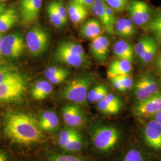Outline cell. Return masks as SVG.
<instances>
[{"instance_id":"29","label":"cell","mask_w":161,"mask_h":161,"mask_svg":"<svg viewBox=\"0 0 161 161\" xmlns=\"http://www.w3.org/2000/svg\"><path fill=\"white\" fill-rule=\"evenodd\" d=\"M47 13L50 22L55 27L59 28L64 26L66 24L62 19V18L60 17L52 2L48 4V5L47 7Z\"/></svg>"},{"instance_id":"18","label":"cell","mask_w":161,"mask_h":161,"mask_svg":"<svg viewBox=\"0 0 161 161\" xmlns=\"http://www.w3.org/2000/svg\"><path fill=\"white\" fill-rule=\"evenodd\" d=\"M113 53L118 58L128 60L131 63L135 55L132 44L124 40L118 41L115 43L113 47Z\"/></svg>"},{"instance_id":"10","label":"cell","mask_w":161,"mask_h":161,"mask_svg":"<svg viewBox=\"0 0 161 161\" xmlns=\"http://www.w3.org/2000/svg\"><path fill=\"white\" fill-rule=\"evenodd\" d=\"M161 111V92L153 96L139 102L133 108L134 115L138 117H151Z\"/></svg>"},{"instance_id":"4","label":"cell","mask_w":161,"mask_h":161,"mask_svg":"<svg viewBox=\"0 0 161 161\" xmlns=\"http://www.w3.org/2000/svg\"><path fill=\"white\" fill-rule=\"evenodd\" d=\"M119 138V132L113 126L102 125L92 132V143L100 152H107L112 149L118 143Z\"/></svg>"},{"instance_id":"19","label":"cell","mask_w":161,"mask_h":161,"mask_svg":"<svg viewBox=\"0 0 161 161\" xmlns=\"http://www.w3.org/2000/svg\"><path fill=\"white\" fill-rule=\"evenodd\" d=\"M38 122L42 130L53 131L58 128L60 120L58 116L54 112L46 110L41 114Z\"/></svg>"},{"instance_id":"36","label":"cell","mask_w":161,"mask_h":161,"mask_svg":"<svg viewBox=\"0 0 161 161\" xmlns=\"http://www.w3.org/2000/svg\"><path fill=\"white\" fill-rule=\"evenodd\" d=\"M114 29H115V33H116L122 38H124L125 39H130L132 38L131 35L130 34L128 31L118 19L116 22L115 23Z\"/></svg>"},{"instance_id":"12","label":"cell","mask_w":161,"mask_h":161,"mask_svg":"<svg viewBox=\"0 0 161 161\" xmlns=\"http://www.w3.org/2000/svg\"><path fill=\"white\" fill-rule=\"evenodd\" d=\"M144 138L150 147L161 150V124L152 119L149 121L144 128Z\"/></svg>"},{"instance_id":"3","label":"cell","mask_w":161,"mask_h":161,"mask_svg":"<svg viewBox=\"0 0 161 161\" xmlns=\"http://www.w3.org/2000/svg\"><path fill=\"white\" fill-rule=\"evenodd\" d=\"M161 92V82L156 76L149 72L138 75L133 86V94L139 102H142Z\"/></svg>"},{"instance_id":"16","label":"cell","mask_w":161,"mask_h":161,"mask_svg":"<svg viewBox=\"0 0 161 161\" xmlns=\"http://www.w3.org/2000/svg\"><path fill=\"white\" fill-rule=\"evenodd\" d=\"M103 25L96 19H91L83 23L80 29V32L82 38L92 40L102 33Z\"/></svg>"},{"instance_id":"1","label":"cell","mask_w":161,"mask_h":161,"mask_svg":"<svg viewBox=\"0 0 161 161\" xmlns=\"http://www.w3.org/2000/svg\"><path fill=\"white\" fill-rule=\"evenodd\" d=\"M4 132L13 143L19 144L37 143L42 137L38 121L31 115L19 112L9 113L6 116Z\"/></svg>"},{"instance_id":"33","label":"cell","mask_w":161,"mask_h":161,"mask_svg":"<svg viewBox=\"0 0 161 161\" xmlns=\"http://www.w3.org/2000/svg\"><path fill=\"white\" fill-rule=\"evenodd\" d=\"M53 6L54 7L56 10L57 11L60 17L64 20L65 23H67L68 21V9L64 4V2L62 1L56 0L52 1Z\"/></svg>"},{"instance_id":"14","label":"cell","mask_w":161,"mask_h":161,"mask_svg":"<svg viewBox=\"0 0 161 161\" xmlns=\"http://www.w3.org/2000/svg\"><path fill=\"white\" fill-rule=\"evenodd\" d=\"M54 58L58 62L74 68H79L86 64L88 60L87 57H82L74 53L62 50L58 47H56L55 50Z\"/></svg>"},{"instance_id":"27","label":"cell","mask_w":161,"mask_h":161,"mask_svg":"<svg viewBox=\"0 0 161 161\" xmlns=\"http://www.w3.org/2000/svg\"><path fill=\"white\" fill-rule=\"evenodd\" d=\"M25 77L17 70L12 68H0V84Z\"/></svg>"},{"instance_id":"42","label":"cell","mask_w":161,"mask_h":161,"mask_svg":"<svg viewBox=\"0 0 161 161\" xmlns=\"http://www.w3.org/2000/svg\"><path fill=\"white\" fill-rule=\"evenodd\" d=\"M123 86H124L126 91L131 89L134 86V81L130 75H120L118 76Z\"/></svg>"},{"instance_id":"37","label":"cell","mask_w":161,"mask_h":161,"mask_svg":"<svg viewBox=\"0 0 161 161\" xmlns=\"http://www.w3.org/2000/svg\"><path fill=\"white\" fill-rule=\"evenodd\" d=\"M118 20L125 27L132 37L136 36L137 34V29L135 26V24L132 22L130 19L120 18L118 19Z\"/></svg>"},{"instance_id":"40","label":"cell","mask_w":161,"mask_h":161,"mask_svg":"<svg viewBox=\"0 0 161 161\" xmlns=\"http://www.w3.org/2000/svg\"><path fill=\"white\" fill-rule=\"evenodd\" d=\"M103 86V84H99L90 90L88 94V102L92 103H96V98L97 97L98 94L102 89Z\"/></svg>"},{"instance_id":"9","label":"cell","mask_w":161,"mask_h":161,"mask_svg":"<svg viewBox=\"0 0 161 161\" xmlns=\"http://www.w3.org/2000/svg\"><path fill=\"white\" fill-rule=\"evenodd\" d=\"M62 115L64 122L69 127H82L86 123V115L77 104H69L63 106Z\"/></svg>"},{"instance_id":"5","label":"cell","mask_w":161,"mask_h":161,"mask_svg":"<svg viewBox=\"0 0 161 161\" xmlns=\"http://www.w3.org/2000/svg\"><path fill=\"white\" fill-rule=\"evenodd\" d=\"M26 43L31 54L39 56L46 52L50 44V35L46 29L35 26L26 35Z\"/></svg>"},{"instance_id":"38","label":"cell","mask_w":161,"mask_h":161,"mask_svg":"<svg viewBox=\"0 0 161 161\" xmlns=\"http://www.w3.org/2000/svg\"><path fill=\"white\" fill-rule=\"evenodd\" d=\"M88 10L85 9L77 14L69 16L70 20L76 25L83 23L88 15Z\"/></svg>"},{"instance_id":"35","label":"cell","mask_w":161,"mask_h":161,"mask_svg":"<svg viewBox=\"0 0 161 161\" xmlns=\"http://www.w3.org/2000/svg\"><path fill=\"white\" fill-rule=\"evenodd\" d=\"M123 161H144V159L139 150L133 149L127 152Z\"/></svg>"},{"instance_id":"7","label":"cell","mask_w":161,"mask_h":161,"mask_svg":"<svg viewBox=\"0 0 161 161\" xmlns=\"http://www.w3.org/2000/svg\"><path fill=\"white\" fill-rule=\"evenodd\" d=\"M26 89V83L25 78L0 84V103L19 101L23 97Z\"/></svg>"},{"instance_id":"39","label":"cell","mask_w":161,"mask_h":161,"mask_svg":"<svg viewBox=\"0 0 161 161\" xmlns=\"http://www.w3.org/2000/svg\"><path fill=\"white\" fill-rule=\"evenodd\" d=\"M49 161H84L74 156L55 154L50 156Z\"/></svg>"},{"instance_id":"13","label":"cell","mask_w":161,"mask_h":161,"mask_svg":"<svg viewBox=\"0 0 161 161\" xmlns=\"http://www.w3.org/2000/svg\"><path fill=\"white\" fill-rule=\"evenodd\" d=\"M123 103L118 96L109 92L103 99L97 102V109L106 115L118 114L121 111Z\"/></svg>"},{"instance_id":"28","label":"cell","mask_w":161,"mask_h":161,"mask_svg":"<svg viewBox=\"0 0 161 161\" xmlns=\"http://www.w3.org/2000/svg\"><path fill=\"white\" fill-rule=\"evenodd\" d=\"M158 44H159L156 39L152 42L148 48L144 52L142 58L138 60L142 66H144L152 62L158 52Z\"/></svg>"},{"instance_id":"46","label":"cell","mask_w":161,"mask_h":161,"mask_svg":"<svg viewBox=\"0 0 161 161\" xmlns=\"http://www.w3.org/2000/svg\"><path fill=\"white\" fill-rule=\"evenodd\" d=\"M0 161H8V156L4 151L0 150Z\"/></svg>"},{"instance_id":"15","label":"cell","mask_w":161,"mask_h":161,"mask_svg":"<svg viewBox=\"0 0 161 161\" xmlns=\"http://www.w3.org/2000/svg\"><path fill=\"white\" fill-rule=\"evenodd\" d=\"M132 70V63L130 61L117 58L110 63L107 75L108 78L120 75H130Z\"/></svg>"},{"instance_id":"24","label":"cell","mask_w":161,"mask_h":161,"mask_svg":"<svg viewBox=\"0 0 161 161\" xmlns=\"http://www.w3.org/2000/svg\"><path fill=\"white\" fill-rule=\"evenodd\" d=\"M57 47L82 57H87L83 47L72 41H63L58 44Z\"/></svg>"},{"instance_id":"25","label":"cell","mask_w":161,"mask_h":161,"mask_svg":"<svg viewBox=\"0 0 161 161\" xmlns=\"http://www.w3.org/2000/svg\"><path fill=\"white\" fill-rule=\"evenodd\" d=\"M42 4V0H34L26 14L22 17L25 23H32L37 19L40 12Z\"/></svg>"},{"instance_id":"49","label":"cell","mask_w":161,"mask_h":161,"mask_svg":"<svg viewBox=\"0 0 161 161\" xmlns=\"http://www.w3.org/2000/svg\"><path fill=\"white\" fill-rule=\"evenodd\" d=\"M1 40H2V38H1V35H0V45H1ZM1 56H2V54H1V51H0V58H1Z\"/></svg>"},{"instance_id":"34","label":"cell","mask_w":161,"mask_h":161,"mask_svg":"<svg viewBox=\"0 0 161 161\" xmlns=\"http://www.w3.org/2000/svg\"><path fill=\"white\" fill-rule=\"evenodd\" d=\"M67 9H68V13L69 17L70 16L74 15L75 14H77L79 12L87 8L86 7L80 4V3H79L78 2L76 1L75 0H70L69 1Z\"/></svg>"},{"instance_id":"41","label":"cell","mask_w":161,"mask_h":161,"mask_svg":"<svg viewBox=\"0 0 161 161\" xmlns=\"http://www.w3.org/2000/svg\"><path fill=\"white\" fill-rule=\"evenodd\" d=\"M151 64L156 74L161 78V51L158 52Z\"/></svg>"},{"instance_id":"11","label":"cell","mask_w":161,"mask_h":161,"mask_svg":"<svg viewBox=\"0 0 161 161\" xmlns=\"http://www.w3.org/2000/svg\"><path fill=\"white\" fill-rule=\"evenodd\" d=\"M110 40L105 35L101 34L92 40L90 51L93 58L99 63L107 60L109 52Z\"/></svg>"},{"instance_id":"23","label":"cell","mask_w":161,"mask_h":161,"mask_svg":"<svg viewBox=\"0 0 161 161\" xmlns=\"http://www.w3.org/2000/svg\"><path fill=\"white\" fill-rule=\"evenodd\" d=\"M146 28L153 34L158 44H161V10L155 12Z\"/></svg>"},{"instance_id":"20","label":"cell","mask_w":161,"mask_h":161,"mask_svg":"<svg viewBox=\"0 0 161 161\" xmlns=\"http://www.w3.org/2000/svg\"><path fill=\"white\" fill-rule=\"evenodd\" d=\"M70 74L71 72L68 69L56 66L49 67L44 72L45 76L52 84H61Z\"/></svg>"},{"instance_id":"50","label":"cell","mask_w":161,"mask_h":161,"mask_svg":"<svg viewBox=\"0 0 161 161\" xmlns=\"http://www.w3.org/2000/svg\"><path fill=\"white\" fill-rule=\"evenodd\" d=\"M7 1V0H0V2H2V1Z\"/></svg>"},{"instance_id":"43","label":"cell","mask_w":161,"mask_h":161,"mask_svg":"<svg viewBox=\"0 0 161 161\" xmlns=\"http://www.w3.org/2000/svg\"><path fill=\"white\" fill-rule=\"evenodd\" d=\"M109 79L111 82V84L116 90H118V92H127L126 90L125 89L124 86H123L122 84L121 83V80H119V79L118 76L112 77Z\"/></svg>"},{"instance_id":"44","label":"cell","mask_w":161,"mask_h":161,"mask_svg":"<svg viewBox=\"0 0 161 161\" xmlns=\"http://www.w3.org/2000/svg\"><path fill=\"white\" fill-rule=\"evenodd\" d=\"M34 0H21L20 5V10L21 17H22L26 14L28 12V9L32 4Z\"/></svg>"},{"instance_id":"21","label":"cell","mask_w":161,"mask_h":161,"mask_svg":"<svg viewBox=\"0 0 161 161\" xmlns=\"http://www.w3.org/2000/svg\"><path fill=\"white\" fill-rule=\"evenodd\" d=\"M53 87L48 80L37 81L31 90V96L35 100H43L53 92Z\"/></svg>"},{"instance_id":"17","label":"cell","mask_w":161,"mask_h":161,"mask_svg":"<svg viewBox=\"0 0 161 161\" xmlns=\"http://www.w3.org/2000/svg\"><path fill=\"white\" fill-rule=\"evenodd\" d=\"M105 6L106 3L104 0H94L92 10L94 14L97 17L98 20L102 24L106 31L109 34L114 35L115 30L112 29L110 25Z\"/></svg>"},{"instance_id":"32","label":"cell","mask_w":161,"mask_h":161,"mask_svg":"<svg viewBox=\"0 0 161 161\" xmlns=\"http://www.w3.org/2000/svg\"><path fill=\"white\" fill-rule=\"evenodd\" d=\"M105 3L115 12L122 13L127 8L128 0H104Z\"/></svg>"},{"instance_id":"31","label":"cell","mask_w":161,"mask_h":161,"mask_svg":"<svg viewBox=\"0 0 161 161\" xmlns=\"http://www.w3.org/2000/svg\"><path fill=\"white\" fill-rule=\"evenodd\" d=\"M82 144H83L82 138L81 135L79 133L65 146L64 149L66 151L72 152H77L82 148Z\"/></svg>"},{"instance_id":"45","label":"cell","mask_w":161,"mask_h":161,"mask_svg":"<svg viewBox=\"0 0 161 161\" xmlns=\"http://www.w3.org/2000/svg\"><path fill=\"white\" fill-rule=\"evenodd\" d=\"M75 1L80 3V4H82V6L86 7L88 10H92V5L94 2V0H75Z\"/></svg>"},{"instance_id":"26","label":"cell","mask_w":161,"mask_h":161,"mask_svg":"<svg viewBox=\"0 0 161 161\" xmlns=\"http://www.w3.org/2000/svg\"><path fill=\"white\" fill-rule=\"evenodd\" d=\"M155 38L150 35H146L140 39V40L136 44L134 48V53L138 60L142 58L144 52L148 48L152 42L155 40Z\"/></svg>"},{"instance_id":"8","label":"cell","mask_w":161,"mask_h":161,"mask_svg":"<svg viewBox=\"0 0 161 161\" xmlns=\"http://www.w3.org/2000/svg\"><path fill=\"white\" fill-rule=\"evenodd\" d=\"M25 48L22 35L13 33L7 35L2 38L0 45L1 54L10 58H19Z\"/></svg>"},{"instance_id":"6","label":"cell","mask_w":161,"mask_h":161,"mask_svg":"<svg viewBox=\"0 0 161 161\" xmlns=\"http://www.w3.org/2000/svg\"><path fill=\"white\" fill-rule=\"evenodd\" d=\"M130 19L135 25L146 26L152 16V10L146 2L142 0H131L127 6Z\"/></svg>"},{"instance_id":"22","label":"cell","mask_w":161,"mask_h":161,"mask_svg":"<svg viewBox=\"0 0 161 161\" xmlns=\"http://www.w3.org/2000/svg\"><path fill=\"white\" fill-rule=\"evenodd\" d=\"M17 22V14L14 8L6 9L0 15V32H5L12 28Z\"/></svg>"},{"instance_id":"47","label":"cell","mask_w":161,"mask_h":161,"mask_svg":"<svg viewBox=\"0 0 161 161\" xmlns=\"http://www.w3.org/2000/svg\"><path fill=\"white\" fill-rule=\"evenodd\" d=\"M151 118H152L153 119L158 122L159 123H160L161 124V111L158 112L157 114H156L155 115H153L152 116H151Z\"/></svg>"},{"instance_id":"30","label":"cell","mask_w":161,"mask_h":161,"mask_svg":"<svg viewBox=\"0 0 161 161\" xmlns=\"http://www.w3.org/2000/svg\"><path fill=\"white\" fill-rule=\"evenodd\" d=\"M79 133L80 132L73 128L66 129V130H62L61 132H60L58 136V143L59 146L62 149H64L65 146Z\"/></svg>"},{"instance_id":"48","label":"cell","mask_w":161,"mask_h":161,"mask_svg":"<svg viewBox=\"0 0 161 161\" xmlns=\"http://www.w3.org/2000/svg\"><path fill=\"white\" fill-rule=\"evenodd\" d=\"M6 10V6L3 4H0V15L1 14H3Z\"/></svg>"},{"instance_id":"2","label":"cell","mask_w":161,"mask_h":161,"mask_svg":"<svg viewBox=\"0 0 161 161\" xmlns=\"http://www.w3.org/2000/svg\"><path fill=\"white\" fill-rule=\"evenodd\" d=\"M95 80V78L90 74L77 76L69 80L64 86L62 97L78 105L86 106L88 102V94Z\"/></svg>"}]
</instances>
